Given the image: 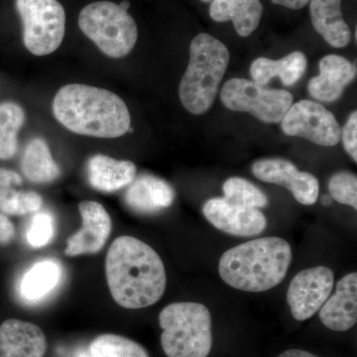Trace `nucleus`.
<instances>
[{
    "label": "nucleus",
    "instance_id": "1",
    "mask_svg": "<svg viewBox=\"0 0 357 357\" xmlns=\"http://www.w3.org/2000/svg\"><path fill=\"white\" fill-rule=\"evenodd\" d=\"M105 274L112 297L124 309L152 306L165 292L163 261L151 246L135 237L115 239L105 259Z\"/></svg>",
    "mask_w": 357,
    "mask_h": 357
},
{
    "label": "nucleus",
    "instance_id": "2",
    "mask_svg": "<svg viewBox=\"0 0 357 357\" xmlns=\"http://www.w3.org/2000/svg\"><path fill=\"white\" fill-rule=\"evenodd\" d=\"M53 112L68 130L91 137H121L131 126L128 107L119 96L86 84H70L59 89Z\"/></svg>",
    "mask_w": 357,
    "mask_h": 357
},
{
    "label": "nucleus",
    "instance_id": "3",
    "mask_svg": "<svg viewBox=\"0 0 357 357\" xmlns=\"http://www.w3.org/2000/svg\"><path fill=\"white\" fill-rule=\"evenodd\" d=\"M291 261L292 249L285 239L262 237L225 251L218 263V272L230 287L265 292L284 280Z\"/></svg>",
    "mask_w": 357,
    "mask_h": 357
},
{
    "label": "nucleus",
    "instance_id": "4",
    "mask_svg": "<svg viewBox=\"0 0 357 357\" xmlns=\"http://www.w3.org/2000/svg\"><path fill=\"white\" fill-rule=\"evenodd\" d=\"M229 63V49L220 40L206 33L192 39L189 66L178 86V98L188 112L201 115L211 109Z\"/></svg>",
    "mask_w": 357,
    "mask_h": 357
},
{
    "label": "nucleus",
    "instance_id": "5",
    "mask_svg": "<svg viewBox=\"0 0 357 357\" xmlns=\"http://www.w3.org/2000/svg\"><path fill=\"white\" fill-rule=\"evenodd\" d=\"M161 345L168 357H208L213 347L211 316L199 303H174L159 314Z\"/></svg>",
    "mask_w": 357,
    "mask_h": 357
},
{
    "label": "nucleus",
    "instance_id": "6",
    "mask_svg": "<svg viewBox=\"0 0 357 357\" xmlns=\"http://www.w3.org/2000/svg\"><path fill=\"white\" fill-rule=\"evenodd\" d=\"M79 26L82 32L110 58L126 57L137 42L135 20L114 2L96 1L84 7L79 13Z\"/></svg>",
    "mask_w": 357,
    "mask_h": 357
},
{
    "label": "nucleus",
    "instance_id": "7",
    "mask_svg": "<svg viewBox=\"0 0 357 357\" xmlns=\"http://www.w3.org/2000/svg\"><path fill=\"white\" fill-rule=\"evenodd\" d=\"M23 26V43L35 56L54 53L66 32L64 7L58 0H16Z\"/></svg>",
    "mask_w": 357,
    "mask_h": 357
},
{
    "label": "nucleus",
    "instance_id": "8",
    "mask_svg": "<svg viewBox=\"0 0 357 357\" xmlns=\"http://www.w3.org/2000/svg\"><path fill=\"white\" fill-rule=\"evenodd\" d=\"M220 100L232 112H249L267 123H279L293 105V96L284 89H267L255 81L229 79L220 91Z\"/></svg>",
    "mask_w": 357,
    "mask_h": 357
},
{
    "label": "nucleus",
    "instance_id": "9",
    "mask_svg": "<svg viewBox=\"0 0 357 357\" xmlns=\"http://www.w3.org/2000/svg\"><path fill=\"white\" fill-rule=\"evenodd\" d=\"M281 128L286 135L306 138L319 146H335L342 140V128L335 115L312 100L291 105L281 121Z\"/></svg>",
    "mask_w": 357,
    "mask_h": 357
},
{
    "label": "nucleus",
    "instance_id": "10",
    "mask_svg": "<svg viewBox=\"0 0 357 357\" xmlns=\"http://www.w3.org/2000/svg\"><path fill=\"white\" fill-rule=\"evenodd\" d=\"M335 274L325 266L307 268L299 272L288 288L287 301L297 321L309 319L319 311L333 292Z\"/></svg>",
    "mask_w": 357,
    "mask_h": 357
},
{
    "label": "nucleus",
    "instance_id": "11",
    "mask_svg": "<svg viewBox=\"0 0 357 357\" xmlns=\"http://www.w3.org/2000/svg\"><path fill=\"white\" fill-rule=\"evenodd\" d=\"M252 173L262 182L285 187L292 192L296 201L305 206H312L318 201V178L312 174L301 172L287 160H258L252 165Z\"/></svg>",
    "mask_w": 357,
    "mask_h": 357
},
{
    "label": "nucleus",
    "instance_id": "12",
    "mask_svg": "<svg viewBox=\"0 0 357 357\" xmlns=\"http://www.w3.org/2000/svg\"><path fill=\"white\" fill-rule=\"evenodd\" d=\"M203 211L208 222L231 236H256L267 227L266 218L258 208L230 204L225 198L208 199Z\"/></svg>",
    "mask_w": 357,
    "mask_h": 357
},
{
    "label": "nucleus",
    "instance_id": "13",
    "mask_svg": "<svg viewBox=\"0 0 357 357\" xmlns=\"http://www.w3.org/2000/svg\"><path fill=\"white\" fill-rule=\"evenodd\" d=\"M79 211L83 227L67 241L65 253L70 257L100 252L112 229L109 213L98 202H82Z\"/></svg>",
    "mask_w": 357,
    "mask_h": 357
},
{
    "label": "nucleus",
    "instance_id": "14",
    "mask_svg": "<svg viewBox=\"0 0 357 357\" xmlns=\"http://www.w3.org/2000/svg\"><path fill=\"white\" fill-rule=\"evenodd\" d=\"M319 319L335 332H347L357 321V274L352 272L337 282L335 292L319 309Z\"/></svg>",
    "mask_w": 357,
    "mask_h": 357
},
{
    "label": "nucleus",
    "instance_id": "15",
    "mask_svg": "<svg viewBox=\"0 0 357 357\" xmlns=\"http://www.w3.org/2000/svg\"><path fill=\"white\" fill-rule=\"evenodd\" d=\"M47 338L38 326L9 319L0 326V357H44Z\"/></svg>",
    "mask_w": 357,
    "mask_h": 357
},
{
    "label": "nucleus",
    "instance_id": "16",
    "mask_svg": "<svg viewBox=\"0 0 357 357\" xmlns=\"http://www.w3.org/2000/svg\"><path fill=\"white\" fill-rule=\"evenodd\" d=\"M356 77V66L338 55H328L319 62V76L307 84L310 95L319 102H333Z\"/></svg>",
    "mask_w": 357,
    "mask_h": 357
},
{
    "label": "nucleus",
    "instance_id": "17",
    "mask_svg": "<svg viewBox=\"0 0 357 357\" xmlns=\"http://www.w3.org/2000/svg\"><path fill=\"white\" fill-rule=\"evenodd\" d=\"M128 185L124 194V203L135 213H158L169 208L175 199L173 188L155 176H138Z\"/></svg>",
    "mask_w": 357,
    "mask_h": 357
},
{
    "label": "nucleus",
    "instance_id": "18",
    "mask_svg": "<svg viewBox=\"0 0 357 357\" xmlns=\"http://www.w3.org/2000/svg\"><path fill=\"white\" fill-rule=\"evenodd\" d=\"M89 185L103 192H114L126 187L136 177L135 164L105 155L91 157L86 165Z\"/></svg>",
    "mask_w": 357,
    "mask_h": 357
},
{
    "label": "nucleus",
    "instance_id": "19",
    "mask_svg": "<svg viewBox=\"0 0 357 357\" xmlns=\"http://www.w3.org/2000/svg\"><path fill=\"white\" fill-rule=\"evenodd\" d=\"M342 0H310L314 30L331 46L344 48L351 40V31L342 13Z\"/></svg>",
    "mask_w": 357,
    "mask_h": 357
},
{
    "label": "nucleus",
    "instance_id": "20",
    "mask_svg": "<svg viewBox=\"0 0 357 357\" xmlns=\"http://www.w3.org/2000/svg\"><path fill=\"white\" fill-rule=\"evenodd\" d=\"M307 69V58L302 52H293L280 60L260 57L251 64L250 75L253 81L265 86L275 77H280L284 86L297 83Z\"/></svg>",
    "mask_w": 357,
    "mask_h": 357
},
{
    "label": "nucleus",
    "instance_id": "21",
    "mask_svg": "<svg viewBox=\"0 0 357 357\" xmlns=\"http://www.w3.org/2000/svg\"><path fill=\"white\" fill-rule=\"evenodd\" d=\"M63 272L62 265L57 260L44 259L35 263L21 279V297L28 303L44 300L58 287Z\"/></svg>",
    "mask_w": 357,
    "mask_h": 357
},
{
    "label": "nucleus",
    "instance_id": "22",
    "mask_svg": "<svg viewBox=\"0 0 357 357\" xmlns=\"http://www.w3.org/2000/svg\"><path fill=\"white\" fill-rule=\"evenodd\" d=\"M21 169L25 177L36 184L53 182L61 175L60 167L42 138H34L28 143L21 160Z\"/></svg>",
    "mask_w": 357,
    "mask_h": 357
},
{
    "label": "nucleus",
    "instance_id": "23",
    "mask_svg": "<svg viewBox=\"0 0 357 357\" xmlns=\"http://www.w3.org/2000/svg\"><path fill=\"white\" fill-rule=\"evenodd\" d=\"M24 122L25 112L18 103H0V160L13 158L17 152V135Z\"/></svg>",
    "mask_w": 357,
    "mask_h": 357
},
{
    "label": "nucleus",
    "instance_id": "24",
    "mask_svg": "<svg viewBox=\"0 0 357 357\" xmlns=\"http://www.w3.org/2000/svg\"><path fill=\"white\" fill-rule=\"evenodd\" d=\"M91 357H149L144 347L122 335L105 333L89 345Z\"/></svg>",
    "mask_w": 357,
    "mask_h": 357
},
{
    "label": "nucleus",
    "instance_id": "25",
    "mask_svg": "<svg viewBox=\"0 0 357 357\" xmlns=\"http://www.w3.org/2000/svg\"><path fill=\"white\" fill-rule=\"evenodd\" d=\"M225 199L230 204L248 208H264L268 204L267 197L257 187L243 178L234 177L223 184Z\"/></svg>",
    "mask_w": 357,
    "mask_h": 357
},
{
    "label": "nucleus",
    "instance_id": "26",
    "mask_svg": "<svg viewBox=\"0 0 357 357\" xmlns=\"http://www.w3.org/2000/svg\"><path fill=\"white\" fill-rule=\"evenodd\" d=\"M264 7L260 0H234L232 6V24L237 34L248 37L257 29Z\"/></svg>",
    "mask_w": 357,
    "mask_h": 357
},
{
    "label": "nucleus",
    "instance_id": "27",
    "mask_svg": "<svg viewBox=\"0 0 357 357\" xmlns=\"http://www.w3.org/2000/svg\"><path fill=\"white\" fill-rule=\"evenodd\" d=\"M331 196L337 203L357 210V177L349 172L335 174L328 182Z\"/></svg>",
    "mask_w": 357,
    "mask_h": 357
},
{
    "label": "nucleus",
    "instance_id": "28",
    "mask_svg": "<svg viewBox=\"0 0 357 357\" xmlns=\"http://www.w3.org/2000/svg\"><path fill=\"white\" fill-rule=\"evenodd\" d=\"M55 234V223L53 215L47 211L37 213L32 218L31 223L28 227L26 238L28 243L34 248H41L48 245Z\"/></svg>",
    "mask_w": 357,
    "mask_h": 357
},
{
    "label": "nucleus",
    "instance_id": "29",
    "mask_svg": "<svg viewBox=\"0 0 357 357\" xmlns=\"http://www.w3.org/2000/svg\"><path fill=\"white\" fill-rule=\"evenodd\" d=\"M43 206V199L35 192H14L0 208L6 215H26L37 213Z\"/></svg>",
    "mask_w": 357,
    "mask_h": 357
},
{
    "label": "nucleus",
    "instance_id": "30",
    "mask_svg": "<svg viewBox=\"0 0 357 357\" xmlns=\"http://www.w3.org/2000/svg\"><path fill=\"white\" fill-rule=\"evenodd\" d=\"M342 143L345 151L349 154V156L357 162V112H354L349 116V121L345 124L344 128H342Z\"/></svg>",
    "mask_w": 357,
    "mask_h": 357
},
{
    "label": "nucleus",
    "instance_id": "31",
    "mask_svg": "<svg viewBox=\"0 0 357 357\" xmlns=\"http://www.w3.org/2000/svg\"><path fill=\"white\" fill-rule=\"evenodd\" d=\"M234 0H213L210 7L211 20L217 22H227L231 18Z\"/></svg>",
    "mask_w": 357,
    "mask_h": 357
},
{
    "label": "nucleus",
    "instance_id": "32",
    "mask_svg": "<svg viewBox=\"0 0 357 357\" xmlns=\"http://www.w3.org/2000/svg\"><path fill=\"white\" fill-rule=\"evenodd\" d=\"M15 227L7 215L0 213V244H7L13 241Z\"/></svg>",
    "mask_w": 357,
    "mask_h": 357
},
{
    "label": "nucleus",
    "instance_id": "33",
    "mask_svg": "<svg viewBox=\"0 0 357 357\" xmlns=\"http://www.w3.org/2000/svg\"><path fill=\"white\" fill-rule=\"evenodd\" d=\"M21 184H22V178L20 174L0 168V187L10 188L11 185Z\"/></svg>",
    "mask_w": 357,
    "mask_h": 357
},
{
    "label": "nucleus",
    "instance_id": "34",
    "mask_svg": "<svg viewBox=\"0 0 357 357\" xmlns=\"http://www.w3.org/2000/svg\"><path fill=\"white\" fill-rule=\"evenodd\" d=\"M271 1L274 4H277V6L287 7V8L293 9V10H298V9L304 8L309 3L310 0H271Z\"/></svg>",
    "mask_w": 357,
    "mask_h": 357
},
{
    "label": "nucleus",
    "instance_id": "35",
    "mask_svg": "<svg viewBox=\"0 0 357 357\" xmlns=\"http://www.w3.org/2000/svg\"><path fill=\"white\" fill-rule=\"evenodd\" d=\"M278 357H319L306 351H301V349H289L284 351Z\"/></svg>",
    "mask_w": 357,
    "mask_h": 357
},
{
    "label": "nucleus",
    "instance_id": "36",
    "mask_svg": "<svg viewBox=\"0 0 357 357\" xmlns=\"http://www.w3.org/2000/svg\"><path fill=\"white\" fill-rule=\"evenodd\" d=\"M14 192L15 190L11 189V188L0 187V208L6 204Z\"/></svg>",
    "mask_w": 357,
    "mask_h": 357
},
{
    "label": "nucleus",
    "instance_id": "37",
    "mask_svg": "<svg viewBox=\"0 0 357 357\" xmlns=\"http://www.w3.org/2000/svg\"><path fill=\"white\" fill-rule=\"evenodd\" d=\"M121 6L122 9H124V10L128 11L129 7H130V2L128 1V0H123V1L121 2Z\"/></svg>",
    "mask_w": 357,
    "mask_h": 357
},
{
    "label": "nucleus",
    "instance_id": "38",
    "mask_svg": "<svg viewBox=\"0 0 357 357\" xmlns=\"http://www.w3.org/2000/svg\"><path fill=\"white\" fill-rule=\"evenodd\" d=\"M321 202H323L325 206H330V204H332V199H331L328 196H324L323 199H321Z\"/></svg>",
    "mask_w": 357,
    "mask_h": 357
},
{
    "label": "nucleus",
    "instance_id": "39",
    "mask_svg": "<svg viewBox=\"0 0 357 357\" xmlns=\"http://www.w3.org/2000/svg\"><path fill=\"white\" fill-rule=\"evenodd\" d=\"M202 1L208 2V1H211V0H202Z\"/></svg>",
    "mask_w": 357,
    "mask_h": 357
}]
</instances>
